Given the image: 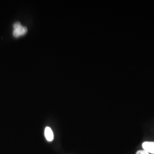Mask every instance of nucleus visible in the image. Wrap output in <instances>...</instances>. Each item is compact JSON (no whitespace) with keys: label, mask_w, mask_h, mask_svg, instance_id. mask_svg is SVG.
Wrapping results in <instances>:
<instances>
[{"label":"nucleus","mask_w":154,"mask_h":154,"mask_svg":"<svg viewBox=\"0 0 154 154\" xmlns=\"http://www.w3.org/2000/svg\"><path fill=\"white\" fill-rule=\"evenodd\" d=\"M13 28L14 30L13 32V36L16 38H18L25 35L28 32L27 28L23 26L20 22H16L13 25Z\"/></svg>","instance_id":"f257e3e1"},{"label":"nucleus","mask_w":154,"mask_h":154,"mask_svg":"<svg viewBox=\"0 0 154 154\" xmlns=\"http://www.w3.org/2000/svg\"><path fill=\"white\" fill-rule=\"evenodd\" d=\"M142 147L149 154H154V142H145L142 144Z\"/></svg>","instance_id":"f03ea898"},{"label":"nucleus","mask_w":154,"mask_h":154,"mask_svg":"<svg viewBox=\"0 0 154 154\" xmlns=\"http://www.w3.org/2000/svg\"><path fill=\"white\" fill-rule=\"evenodd\" d=\"M45 136L46 140L49 142H51L54 139V134L49 127H46L45 130Z\"/></svg>","instance_id":"7ed1b4c3"},{"label":"nucleus","mask_w":154,"mask_h":154,"mask_svg":"<svg viewBox=\"0 0 154 154\" xmlns=\"http://www.w3.org/2000/svg\"><path fill=\"white\" fill-rule=\"evenodd\" d=\"M136 154H149V152H147V151H146L145 150H139L137 151V152Z\"/></svg>","instance_id":"20e7f679"}]
</instances>
